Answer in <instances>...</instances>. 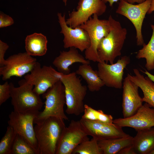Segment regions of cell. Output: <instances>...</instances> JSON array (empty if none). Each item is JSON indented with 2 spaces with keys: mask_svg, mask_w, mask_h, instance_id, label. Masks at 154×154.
I'll use <instances>...</instances> for the list:
<instances>
[{
  "mask_svg": "<svg viewBox=\"0 0 154 154\" xmlns=\"http://www.w3.org/2000/svg\"><path fill=\"white\" fill-rule=\"evenodd\" d=\"M77 62L82 64H90V63L89 60L79 53L77 49L71 47L68 51H60L59 55L54 59L52 64L58 72L67 74L71 72L70 66Z\"/></svg>",
  "mask_w": 154,
  "mask_h": 154,
  "instance_id": "ac0fdd59",
  "label": "cell"
},
{
  "mask_svg": "<svg viewBox=\"0 0 154 154\" xmlns=\"http://www.w3.org/2000/svg\"><path fill=\"white\" fill-rule=\"evenodd\" d=\"M10 97V84L7 81H6L3 84H0V105L5 102Z\"/></svg>",
  "mask_w": 154,
  "mask_h": 154,
  "instance_id": "f1b7e54d",
  "label": "cell"
},
{
  "mask_svg": "<svg viewBox=\"0 0 154 154\" xmlns=\"http://www.w3.org/2000/svg\"><path fill=\"white\" fill-rule=\"evenodd\" d=\"M150 154H154V150L152 151L150 153Z\"/></svg>",
  "mask_w": 154,
  "mask_h": 154,
  "instance_id": "74e56055",
  "label": "cell"
},
{
  "mask_svg": "<svg viewBox=\"0 0 154 154\" xmlns=\"http://www.w3.org/2000/svg\"><path fill=\"white\" fill-rule=\"evenodd\" d=\"M133 71L134 75L128 74L127 76L141 90L143 102L154 108V82L148 76L141 74L137 69H134Z\"/></svg>",
  "mask_w": 154,
  "mask_h": 154,
  "instance_id": "ffe728a7",
  "label": "cell"
},
{
  "mask_svg": "<svg viewBox=\"0 0 154 154\" xmlns=\"http://www.w3.org/2000/svg\"><path fill=\"white\" fill-rule=\"evenodd\" d=\"M30 72L25 76L24 79L34 86V92L40 95L60 80L62 74L51 66L44 65L42 67L37 62Z\"/></svg>",
  "mask_w": 154,
  "mask_h": 154,
  "instance_id": "9c48e42d",
  "label": "cell"
},
{
  "mask_svg": "<svg viewBox=\"0 0 154 154\" xmlns=\"http://www.w3.org/2000/svg\"><path fill=\"white\" fill-rule=\"evenodd\" d=\"M47 42L46 37L41 33L28 35L25 40L26 52L32 56H43L47 52Z\"/></svg>",
  "mask_w": 154,
  "mask_h": 154,
  "instance_id": "44dd1931",
  "label": "cell"
},
{
  "mask_svg": "<svg viewBox=\"0 0 154 154\" xmlns=\"http://www.w3.org/2000/svg\"><path fill=\"white\" fill-rule=\"evenodd\" d=\"M17 133L9 125L4 136L0 142V154H10Z\"/></svg>",
  "mask_w": 154,
  "mask_h": 154,
  "instance_id": "83f0119b",
  "label": "cell"
},
{
  "mask_svg": "<svg viewBox=\"0 0 154 154\" xmlns=\"http://www.w3.org/2000/svg\"><path fill=\"white\" fill-rule=\"evenodd\" d=\"M83 112L82 118L106 123H113V118L111 115L105 114L101 110H96L87 104H84Z\"/></svg>",
  "mask_w": 154,
  "mask_h": 154,
  "instance_id": "d4e9b609",
  "label": "cell"
},
{
  "mask_svg": "<svg viewBox=\"0 0 154 154\" xmlns=\"http://www.w3.org/2000/svg\"><path fill=\"white\" fill-rule=\"evenodd\" d=\"M80 121L88 135L98 141L123 137L129 135L123 131L122 127L113 123L91 121L82 118Z\"/></svg>",
  "mask_w": 154,
  "mask_h": 154,
  "instance_id": "9a60e30c",
  "label": "cell"
},
{
  "mask_svg": "<svg viewBox=\"0 0 154 154\" xmlns=\"http://www.w3.org/2000/svg\"><path fill=\"white\" fill-rule=\"evenodd\" d=\"M57 15L61 28L60 33L64 36V48L74 47L82 52L88 48L90 41L87 31L80 26L75 28L68 26L66 23L65 15L62 16L61 13H58Z\"/></svg>",
  "mask_w": 154,
  "mask_h": 154,
  "instance_id": "5bb4252c",
  "label": "cell"
},
{
  "mask_svg": "<svg viewBox=\"0 0 154 154\" xmlns=\"http://www.w3.org/2000/svg\"><path fill=\"white\" fill-rule=\"evenodd\" d=\"M10 154H38L21 136L17 134Z\"/></svg>",
  "mask_w": 154,
  "mask_h": 154,
  "instance_id": "4316f807",
  "label": "cell"
},
{
  "mask_svg": "<svg viewBox=\"0 0 154 154\" xmlns=\"http://www.w3.org/2000/svg\"><path fill=\"white\" fill-rule=\"evenodd\" d=\"M132 146L136 154H150L154 150V127L137 131Z\"/></svg>",
  "mask_w": 154,
  "mask_h": 154,
  "instance_id": "d6986e66",
  "label": "cell"
},
{
  "mask_svg": "<svg viewBox=\"0 0 154 154\" xmlns=\"http://www.w3.org/2000/svg\"><path fill=\"white\" fill-rule=\"evenodd\" d=\"M76 73L86 81L87 87L90 92L99 91L105 85L99 77L97 70H94L90 64H82L79 66Z\"/></svg>",
  "mask_w": 154,
  "mask_h": 154,
  "instance_id": "7402d4cb",
  "label": "cell"
},
{
  "mask_svg": "<svg viewBox=\"0 0 154 154\" xmlns=\"http://www.w3.org/2000/svg\"><path fill=\"white\" fill-rule=\"evenodd\" d=\"M107 9L106 3L102 0H79L76 9L69 13L66 20L67 24L75 28L84 24L94 14L98 16L105 13Z\"/></svg>",
  "mask_w": 154,
  "mask_h": 154,
  "instance_id": "8fae6325",
  "label": "cell"
},
{
  "mask_svg": "<svg viewBox=\"0 0 154 154\" xmlns=\"http://www.w3.org/2000/svg\"><path fill=\"white\" fill-rule=\"evenodd\" d=\"M113 123L121 127H129L136 131L154 126V108L145 102L131 116L113 120Z\"/></svg>",
  "mask_w": 154,
  "mask_h": 154,
  "instance_id": "2e32d148",
  "label": "cell"
},
{
  "mask_svg": "<svg viewBox=\"0 0 154 154\" xmlns=\"http://www.w3.org/2000/svg\"><path fill=\"white\" fill-rule=\"evenodd\" d=\"M153 30L150 40L147 44L137 52L136 57L138 59L144 58L146 60L145 66L147 70L151 71L154 69V24L151 25Z\"/></svg>",
  "mask_w": 154,
  "mask_h": 154,
  "instance_id": "cb8c5ba5",
  "label": "cell"
},
{
  "mask_svg": "<svg viewBox=\"0 0 154 154\" xmlns=\"http://www.w3.org/2000/svg\"><path fill=\"white\" fill-rule=\"evenodd\" d=\"M151 0L134 5L127 0H120L116 13L126 17L132 23L136 31L137 44L143 46L144 44L142 33V27L146 14L149 9Z\"/></svg>",
  "mask_w": 154,
  "mask_h": 154,
  "instance_id": "ba28073f",
  "label": "cell"
},
{
  "mask_svg": "<svg viewBox=\"0 0 154 154\" xmlns=\"http://www.w3.org/2000/svg\"><path fill=\"white\" fill-rule=\"evenodd\" d=\"M118 154H136L132 145L125 147L121 150Z\"/></svg>",
  "mask_w": 154,
  "mask_h": 154,
  "instance_id": "1f68e13d",
  "label": "cell"
},
{
  "mask_svg": "<svg viewBox=\"0 0 154 154\" xmlns=\"http://www.w3.org/2000/svg\"><path fill=\"white\" fill-rule=\"evenodd\" d=\"M64 120L49 117L34 127L39 154H56L57 147L66 126Z\"/></svg>",
  "mask_w": 154,
  "mask_h": 154,
  "instance_id": "7a4b0ae2",
  "label": "cell"
},
{
  "mask_svg": "<svg viewBox=\"0 0 154 154\" xmlns=\"http://www.w3.org/2000/svg\"><path fill=\"white\" fill-rule=\"evenodd\" d=\"M37 62L36 58L26 52L13 54L6 59L4 65L0 67V75L4 81L13 76L21 77L30 72Z\"/></svg>",
  "mask_w": 154,
  "mask_h": 154,
  "instance_id": "30bf717a",
  "label": "cell"
},
{
  "mask_svg": "<svg viewBox=\"0 0 154 154\" xmlns=\"http://www.w3.org/2000/svg\"><path fill=\"white\" fill-rule=\"evenodd\" d=\"M105 3L107 2H108L109 5L110 7L113 6L114 3L115 2H117L119 0H102Z\"/></svg>",
  "mask_w": 154,
  "mask_h": 154,
  "instance_id": "e575fe53",
  "label": "cell"
},
{
  "mask_svg": "<svg viewBox=\"0 0 154 154\" xmlns=\"http://www.w3.org/2000/svg\"><path fill=\"white\" fill-rule=\"evenodd\" d=\"M108 20L110 25V31L100 41L97 52L100 62L113 64L115 59L121 54L127 31L112 15H110Z\"/></svg>",
  "mask_w": 154,
  "mask_h": 154,
  "instance_id": "6da1fadb",
  "label": "cell"
},
{
  "mask_svg": "<svg viewBox=\"0 0 154 154\" xmlns=\"http://www.w3.org/2000/svg\"><path fill=\"white\" fill-rule=\"evenodd\" d=\"M98 17L96 14L93 15L88 21L80 26L87 31L90 41L89 47L85 51V58L99 62L98 47L102 39L109 33L110 25L108 19H100Z\"/></svg>",
  "mask_w": 154,
  "mask_h": 154,
  "instance_id": "8992f818",
  "label": "cell"
},
{
  "mask_svg": "<svg viewBox=\"0 0 154 154\" xmlns=\"http://www.w3.org/2000/svg\"><path fill=\"white\" fill-rule=\"evenodd\" d=\"M88 136L80 120H72L63 131L56 154H72L79 144L89 139Z\"/></svg>",
  "mask_w": 154,
  "mask_h": 154,
  "instance_id": "4fadbf2b",
  "label": "cell"
},
{
  "mask_svg": "<svg viewBox=\"0 0 154 154\" xmlns=\"http://www.w3.org/2000/svg\"><path fill=\"white\" fill-rule=\"evenodd\" d=\"M128 2L131 4H134L135 3H140L145 1V0H127Z\"/></svg>",
  "mask_w": 154,
  "mask_h": 154,
  "instance_id": "d590c367",
  "label": "cell"
},
{
  "mask_svg": "<svg viewBox=\"0 0 154 154\" xmlns=\"http://www.w3.org/2000/svg\"><path fill=\"white\" fill-rule=\"evenodd\" d=\"M130 62L129 57L124 56L113 64L98 62V73L105 85L116 89L121 88L124 70Z\"/></svg>",
  "mask_w": 154,
  "mask_h": 154,
  "instance_id": "7c38bea8",
  "label": "cell"
},
{
  "mask_svg": "<svg viewBox=\"0 0 154 154\" xmlns=\"http://www.w3.org/2000/svg\"><path fill=\"white\" fill-rule=\"evenodd\" d=\"M133 137L129 135L124 137L108 139L98 141L102 154H117L125 147L132 144Z\"/></svg>",
  "mask_w": 154,
  "mask_h": 154,
  "instance_id": "603a6c76",
  "label": "cell"
},
{
  "mask_svg": "<svg viewBox=\"0 0 154 154\" xmlns=\"http://www.w3.org/2000/svg\"><path fill=\"white\" fill-rule=\"evenodd\" d=\"M122 113L123 118L135 114L143 105V98L140 96L139 87L127 76L123 82Z\"/></svg>",
  "mask_w": 154,
  "mask_h": 154,
  "instance_id": "e0dca14e",
  "label": "cell"
},
{
  "mask_svg": "<svg viewBox=\"0 0 154 154\" xmlns=\"http://www.w3.org/2000/svg\"><path fill=\"white\" fill-rule=\"evenodd\" d=\"M11 103L14 111L24 112L31 110H40L44 103L40 95L33 90V86L24 79L19 82V86L15 87L10 83Z\"/></svg>",
  "mask_w": 154,
  "mask_h": 154,
  "instance_id": "5b68a950",
  "label": "cell"
},
{
  "mask_svg": "<svg viewBox=\"0 0 154 154\" xmlns=\"http://www.w3.org/2000/svg\"><path fill=\"white\" fill-rule=\"evenodd\" d=\"M63 2L64 3L65 5L66 6L67 4V0H62Z\"/></svg>",
  "mask_w": 154,
  "mask_h": 154,
  "instance_id": "8d00e7d4",
  "label": "cell"
},
{
  "mask_svg": "<svg viewBox=\"0 0 154 154\" xmlns=\"http://www.w3.org/2000/svg\"><path fill=\"white\" fill-rule=\"evenodd\" d=\"M147 76L154 82V75L149 73L148 71L145 70L144 72L142 71Z\"/></svg>",
  "mask_w": 154,
  "mask_h": 154,
  "instance_id": "836d02e7",
  "label": "cell"
},
{
  "mask_svg": "<svg viewBox=\"0 0 154 154\" xmlns=\"http://www.w3.org/2000/svg\"><path fill=\"white\" fill-rule=\"evenodd\" d=\"M39 113L38 110L24 112L13 111L9 115L8 121L9 125L11 127L17 134L23 137L38 154L39 153L33 123Z\"/></svg>",
  "mask_w": 154,
  "mask_h": 154,
  "instance_id": "52a82bcc",
  "label": "cell"
},
{
  "mask_svg": "<svg viewBox=\"0 0 154 154\" xmlns=\"http://www.w3.org/2000/svg\"><path fill=\"white\" fill-rule=\"evenodd\" d=\"M98 141L92 137L83 141L74 150L72 154H102Z\"/></svg>",
  "mask_w": 154,
  "mask_h": 154,
  "instance_id": "484cf974",
  "label": "cell"
},
{
  "mask_svg": "<svg viewBox=\"0 0 154 154\" xmlns=\"http://www.w3.org/2000/svg\"><path fill=\"white\" fill-rule=\"evenodd\" d=\"M9 48L6 43L0 40V66H3L5 64L6 60L4 58L5 54Z\"/></svg>",
  "mask_w": 154,
  "mask_h": 154,
  "instance_id": "4dcf8cb0",
  "label": "cell"
},
{
  "mask_svg": "<svg viewBox=\"0 0 154 154\" xmlns=\"http://www.w3.org/2000/svg\"><path fill=\"white\" fill-rule=\"evenodd\" d=\"M76 72L67 74H61L60 80L64 85L66 100V112L76 116L84 112V100L86 95L87 87L83 85Z\"/></svg>",
  "mask_w": 154,
  "mask_h": 154,
  "instance_id": "3957f363",
  "label": "cell"
},
{
  "mask_svg": "<svg viewBox=\"0 0 154 154\" xmlns=\"http://www.w3.org/2000/svg\"><path fill=\"white\" fill-rule=\"evenodd\" d=\"M14 23L13 19L4 13H0V28H2L9 26Z\"/></svg>",
  "mask_w": 154,
  "mask_h": 154,
  "instance_id": "f546056e",
  "label": "cell"
},
{
  "mask_svg": "<svg viewBox=\"0 0 154 154\" xmlns=\"http://www.w3.org/2000/svg\"><path fill=\"white\" fill-rule=\"evenodd\" d=\"M45 99L44 108L39 113L34 121V123L39 124L47 118L54 117L68 120V117L64 111L66 104L64 88L59 80L42 94Z\"/></svg>",
  "mask_w": 154,
  "mask_h": 154,
  "instance_id": "277c9868",
  "label": "cell"
},
{
  "mask_svg": "<svg viewBox=\"0 0 154 154\" xmlns=\"http://www.w3.org/2000/svg\"><path fill=\"white\" fill-rule=\"evenodd\" d=\"M154 11V0H151V4L147 13L150 14Z\"/></svg>",
  "mask_w": 154,
  "mask_h": 154,
  "instance_id": "d6a6232c",
  "label": "cell"
}]
</instances>
